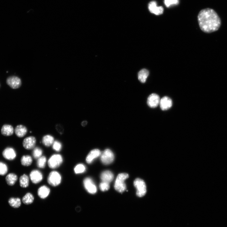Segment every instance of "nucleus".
I'll return each instance as SVG.
<instances>
[{
	"mask_svg": "<svg viewBox=\"0 0 227 227\" xmlns=\"http://www.w3.org/2000/svg\"><path fill=\"white\" fill-rule=\"evenodd\" d=\"M56 128L58 132L60 134H62L64 132L63 126L60 124H58L56 126Z\"/></svg>",
	"mask_w": 227,
	"mask_h": 227,
	"instance_id": "obj_34",
	"label": "nucleus"
},
{
	"mask_svg": "<svg viewBox=\"0 0 227 227\" xmlns=\"http://www.w3.org/2000/svg\"><path fill=\"white\" fill-rule=\"evenodd\" d=\"M34 198L33 195L31 193H27L22 198V201L26 205H29L32 204L34 202Z\"/></svg>",
	"mask_w": 227,
	"mask_h": 227,
	"instance_id": "obj_26",
	"label": "nucleus"
},
{
	"mask_svg": "<svg viewBox=\"0 0 227 227\" xmlns=\"http://www.w3.org/2000/svg\"><path fill=\"white\" fill-rule=\"evenodd\" d=\"M8 171L7 165L3 162H0V175L5 176Z\"/></svg>",
	"mask_w": 227,
	"mask_h": 227,
	"instance_id": "obj_30",
	"label": "nucleus"
},
{
	"mask_svg": "<svg viewBox=\"0 0 227 227\" xmlns=\"http://www.w3.org/2000/svg\"><path fill=\"white\" fill-rule=\"evenodd\" d=\"M19 183L21 187L24 188L27 187L29 185L28 176L25 174L21 176L19 179Z\"/></svg>",
	"mask_w": 227,
	"mask_h": 227,
	"instance_id": "obj_24",
	"label": "nucleus"
},
{
	"mask_svg": "<svg viewBox=\"0 0 227 227\" xmlns=\"http://www.w3.org/2000/svg\"><path fill=\"white\" fill-rule=\"evenodd\" d=\"M43 151L39 147L35 148L33 151V156L35 159H38L41 157Z\"/></svg>",
	"mask_w": 227,
	"mask_h": 227,
	"instance_id": "obj_29",
	"label": "nucleus"
},
{
	"mask_svg": "<svg viewBox=\"0 0 227 227\" xmlns=\"http://www.w3.org/2000/svg\"><path fill=\"white\" fill-rule=\"evenodd\" d=\"M50 192V189L47 186H43L40 187L38 190V195L42 199L46 198Z\"/></svg>",
	"mask_w": 227,
	"mask_h": 227,
	"instance_id": "obj_17",
	"label": "nucleus"
},
{
	"mask_svg": "<svg viewBox=\"0 0 227 227\" xmlns=\"http://www.w3.org/2000/svg\"><path fill=\"white\" fill-rule=\"evenodd\" d=\"M2 155L6 160L12 161L16 158L17 154L16 151L13 148L8 147L6 148L3 151Z\"/></svg>",
	"mask_w": 227,
	"mask_h": 227,
	"instance_id": "obj_13",
	"label": "nucleus"
},
{
	"mask_svg": "<svg viewBox=\"0 0 227 227\" xmlns=\"http://www.w3.org/2000/svg\"><path fill=\"white\" fill-rule=\"evenodd\" d=\"M62 177L60 174L56 171L50 173L48 178V182L51 186L56 187L61 183Z\"/></svg>",
	"mask_w": 227,
	"mask_h": 227,
	"instance_id": "obj_4",
	"label": "nucleus"
},
{
	"mask_svg": "<svg viewBox=\"0 0 227 227\" xmlns=\"http://www.w3.org/2000/svg\"><path fill=\"white\" fill-rule=\"evenodd\" d=\"M53 149L57 152H59L62 148V145L61 143L58 141H55L53 143L52 146Z\"/></svg>",
	"mask_w": 227,
	"mask_h": 227,
	"instance_id": "obj_31",
	"label": "nucleus"
},
{
	"mask_svg": "<svg viewBox=\"0 0 227 227\" xmlns=\"http://www.w3.org/2000/svg\"><path fill=\"white\" fill-rule=\"evenodd\" d=\"M28 132L27 128L25 126L20 125L17 126L15 129V134L17 137L22 138L24 137Z\"/></svg>",
	"mask_w": 227,
	"mask_h": 227,
	"instance_id": "obj_18",
	"label": "nucleus"
},
{
	"mask_svg": "<svg viewBox=\"0 0 227 227\" xmlns=\"http://www.w3.org/2000/svg\"><path fill=\"white\" fill-rule=\"evenodd\" d=\"M113 175L110 171L107 170L103 172L101 174V179L102 182L110 184L113 179Z\"/></svg>",
	"mask_w": 227,
	"mask_h": 227,
	"instance_id": "obj_16",
	"label": "nucleus"
},
{
	"mask_svg": "<svg viewBox=\"0 0 227 227\" xmlns=\"http://www.w3.org/2000/svg\"><path fill=\"white\" fill-rule=\"evenodd\" d=\"M83 183L86 190L90 193L94 194L97 192V187L91 179L85 178L83 181Z\"/></svg>",
	"mask_w": 227,
	"mask_h": 227,
	"instance_id": "obj_8",
	"label": "nucleus"
},
{
	"mask_svg": "<svg viewBox=\"0 0 227 227\" xmlns=\"http://www.w3.org/2000/svg\"><path fill=\"white\" fill-rule=\"evenodd\" d=\"M30 178L32 183L37 184L41 182L43 179L42 173L39 170H34L30 173Z\"/></svg>",
	"mask_w": 227,
	"mask_h": 227,
	"instance_id": "obj_11",
	"label": "nucleus"
},
{
	"mask_svg": "<svg viewBox=\"0 0 227 227\" xmlns=\"http://www.w3.org/2000/svg\"><path fill=\"white\" fill-rule=\"evenodd\" d=\"M134 185L137 189L136 195L138 197H142L145 195L146 187L144 181L140 178L136 179L134 182Z\"/></svg>",
	"mask_w": 227,
	"mask_h": 227,
	"instance_id": "obj_3",
	"label": "nucleus"
},
{
	"mask_svg": "<svg viewBox=\"0 0 227 227\" xmlns=\"http://www.w3.org/2000/svg\"><path fill=\"white\" fill-rule=\"evenodd\" d=\"M54 137L50 135L44 136L42 140L43 144L46 147H50L54 143Z\"/></svg>",
	"mask_w": 227,
	"mask_h": 227,
	"instance_id": "obj_21",
	"label": "nucleus"
},
{
	"mask_svg": "<svg viewBox=\"0 0 227 227\" xmlns=\"http://www.w3.org/2000/svg\"><path fill=\"white\" fill-rule=\"evenodd\" d=\"M179 3V0H164L165 6L168 8L172 5H178Z\"/></svg>",
	"mask_w": 227,
	"mask_h": 227,
	"instance_id": "obj_32",
	"label": "nucleus"
},
{
	"mask_svg": "<svg viewBox=\"0 0 227 227\" xmlns=\"http://www.w3.org/2000/svg\"><path fill=\"white\" fill-rule=\"evenodd\" d=\"M86 169L85 166L84 165L80 164L75 166L74 171L75 173L77 174L84 172Z\"/></svg>",
	"mask_w": 227,
	"mask_h": 227,
	"instance_id": "obj_28",
	"label": "nucleus"
},
{
	"mask_svg": "<svg viewBox=\"0 0 227 227\" xmlns=\"http://www.w3.org/2000/svg\"><path fill=\"white\" fill-rule=\"evenodd\" d=\"M18 179L17 176L14 173H10L8 175L5 180L7 184L10 186H13L16 183Z\"/></svg>",
	"mask_w": 227,
	"mask_h": 227,
	"instance_id": "obj_20",
	"label": "nucleus"
},
{
	"mask_svg": "<svg viewBox=\"0 0 227 227\" xmlns=\"http://www.w3.org/2000/svg\"><path fill=\"white\" fill-rule=\"evenodd\" d=\"M101 190L103 192L108 191L110 188L109 184L102 182L100 185Z\"/></svg>",
	"mask_w": 227,
	"mask_h": 227,
	"instance_id": "obj_33",
	"label": "nucleus"
},
{
	"mask_svg": "<svg viewBox=\"0 0 227 227\" xmlns=\"http://www.w3.org/2000/svg\"><path fill=\"white\" fill-rule=\"evenodd\" d=\"M21 162L22 165L28 166L31 165L33 160L31 156L28 155H24L21 157Z\"/></svg>",
	"mask_w": 227,
	"mask_h": 227,
	"instance_id": "obj_23",
	"label": "nucleus"
},
{
	"mask_svg": "<svg viewBox=\"0 0 227 227\" xmlns=\"http://www.w3.org/2000/svg\"><path fill=\"white\" fill-rule=\"evenodd\" d=\"M160 96L156 94H153L148 97L147 103L150 108H155L160 104Z\"/></svg>",
	"mask_w": 227,
	"mask_h": 227,
	"instance_id": "obj_10",
	"label": "nucleus"
},
{
	"mask_svg": "<svg viewBox=\"0 0 227 227\" xmlns=\"http://www.w3.org/2000/svg\"><path fill=\"white\" fill-rule=\"evenodd\" d=\"M129 177L127 173H121L119 174L115 181L114 188L115 190L120 193L124 192L126 189L125 180Z\"/></svg>",
	"mask_w": 227,
	"mask_h": 227,
	"instance_id": "obj_2",
	"label": "nucleus"
},
{
	"mask_svg": "<svg viewBox=\"0 0 227 227\" xmlns=\"http://www.w3.org/2000/svg\"><path fill=\"white\" fill-rule=\"evenodd\" d=\"M1 133L2 134L5 136H11L14 133L13 127L10 125H4L2 127Z\"/></svg>",
	"mask_w": 227,
	"mask_h": 227,
	"instance_id": "obj_19",
	"label": "nucleus"
},
{
	"mask_svg": "<svg viewBox=\"0 0 227 227\" xmlns=\"http://www.w3.org/2000/svg\"><path fill=\"white\" fill-rule=\"evenodd\" d=\"M160 105L162 110H167L172 107V101L170 98L165 96L160 100Z\"/></svg>",
	"mask_w": 227,
	"mask_h": 227,
	"instance_id": "obj_14",
	"label": "nucleus"
},
{
	"mask_svg": "<svg viewBox=\"0 0 227 227\" xmlns=\"http://www.w3.org/2000/svg\"><path fill=\"white\" fill-rule=\"evenodd\" d=\"M36 142V139L34 136H29L24 140L23 146L26 150H31L35 148Z\"/></svg>",
	"mask_w": 227,
	"mask_h": 227,
	"instance_id": "obj_12",
	"label": "nucleus"
},
{
	"mask_svg": "<svg viewBox=\"0 0 227 227\" xmlns=\"http://www.w3.org/2000/svg\"><path fill=\"white\" fill-rule=\"evenodd\" d=\"M87 121H84L81 123V125L83 127H85L87 125Z\"/></svg>",
	"mask_w": 227,
	"mask_h": 227,
	"instance_id": "obj_35",
	"label": "nucleus"
},
{
	"mask_svg": "<svg viewBox=\"0 0 227 227\" xmlns=\"http://www.w3.org/2000/svg\"><path fill=\"white\" fill-rule=\"evenodd\" d=\"M47 162V158L44 156H42L38 159L37 165L38 167L43 169L45 167Z\"/></svg>",
	"mask_w": 227,
	"mask_h": 227,
	"instance_id": "obj_27",
	"label": "nucleus"
},
{
	"mask_svg": "<svg viewBox=\"0 0 227 227\" xmlns=\"http://www.w3.org/2000/svg\"><path fill=\"white\" fill-rule=\"evenodd\" d=\"M63 162V158L61 155L54 154L49 159L48 162L49 167L54 169L59 167Z\"/></svg>",
	"mask_w": 227,
	"mask_h": 227,
	"instance_id": "obj_5",
	"label": "nucleus"
},
{
	"mask_svg": "<svg viewBox=\"0 0 227 227\" xmlns=\"http://www.w3.org/2000/svg\"><path fill=\"white\" fill-rule=\"evenodd\" d=\"M6 82L7 84L13 89L19 88L21 85V79L15 76H12L8 77Z\"/></svg>",
	"mask_w": 227,
	"mask_h": 227,
	"instance_id": "obj_7",
	"label": "nucleus"
},
{
	"mask_svg": "<svg viewBox=\"0 0 227 227\" xmlns=\"http://www.w3.org/2000/svg\"><path fill=\"white\" fill-rule=\"evenodd\" d=\"M149 75V72L146 69L142 70L138 73L139 80L142 83H145Z\"/></svg>",
	"mask_w": 227,
	"mask_h": 227,
	"instance_id": "obj_22",
	"label": "nucleus"
},
{
	"mask_svg": "<svg viewBox=\"0 0 227 227\" xmlns=\"http://www.w3.org/2000/svg\"><path fill=\"white\" fill-rule=\"evenodd\" d=\"M198 21L201 29L206 33L217 31L221 25V20L216 12L210 8L202 10L198 15Z\"/></svg>",
	"mask_w": 227,
	"mask_h": 227,
	"instance_id": "obj_1",
	"label": "nucleus"
},
{
	"mask_svg": "<svg viewBox=\"0 0 227 227\" xmlns=\"http://www.w3.org/2000/svg\"><path fill=\"white\" fill-rule=\"evenodd\" d=\"M10 206L14 208H18L21 206V199L19 198H11L8 200Z\"/></svg>",
	"mask_w": 227,
	"mask_h": 227,
	"instance_id": "obj_25",
	"label": "nucleus"
},
{
	"mask_svg": "<svg viewBox=\"0 0 227 227\" xmlns=\"http://www.w3.org/2000/svg\"><path fill=\"white\" fill-rule=\"evenodd\" d=\"M149 11L156 15H160L163 14L164 9L162 6H157V2L155 1L150 2L148 5Z\"/></svg>",
	"mask_w": 227,
	"mask_h": 227,
	"instance_id": "obj_9",
	"label": "nucleus"
},
{
	"mask_svg": "<svg viewBox=\"0 0 227 227\" xmlns=\"http://www.w3.org/2000/svg\"><path fill=\"white\" fill-rule=\"evenodd\" d=\"M114 159V154L109 149L105 150L101 155V161L105 165L111 164L113 162Z\"/></svg>",
	"mask_w": 227,
	"mask_h": 227,
	"instance_id": "obj_6",
	"label": "nucleus"
},
{
	"mask_svg": "<svg viewBox=\"0 0 227 227\" xmlns=\"http://www.w3.org/2000/svg\"><path fill=\"white\" fill-rule=\"evenodd\" d=\"M101 154V151L97 149H95L91 151L86 157L87 163L88 164L92 163L94 159L100 156Z\"/></svg>",
	"mask_w": 227,
	"mask_h": 227,
	"instance_id": "obj_15",
	"label": "nucleus"
}]
</instances>
